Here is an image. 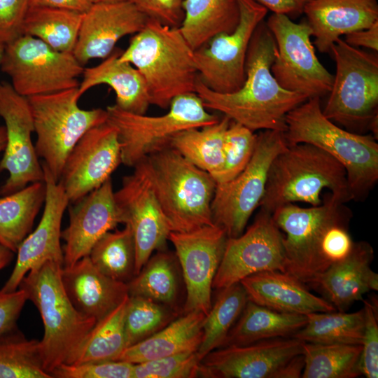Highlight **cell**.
I'll use <instances>...</instances> for the list:
<instances>
[{"label": "cell", "mask_w": 378, "mask_h": 378, "mask_svg": "<svg viewBox=\"0 0 378 378\" xmlns=\"http://www.w3.org/2000/svg\"><path fill=\"white\" fill-rule=\"evenodd\" d=\"M0 68L10 78L13 89L25 97L77 88L84 70L73 53L57 51L29 35L4 46Z\"/></svg>", "instance_id": "12"}, {"label": "cell", "mask_w": 378, "mask_h": 378, "mask_svg": "<svg viewBox=\"0 0 378 378\" xmlns=\"http://www.w3.org/2000/svg\"><path fill=\"white\" fill-rule=\"evenodd\" d=\"M303 13L315 46L326 53L342 35L369 28L378 21V4L377 0H309Z\"/></svg>", "instance_id": "26"}, {"label": "cell", "mask_w": 378, "mask_h": 378, "mask_svg": "<svg viewBox=\"0 0 378 378\" xmlns=\"http://www.w3.org/2000/svg\"><path fill=\"white\" fill-rule=\"evenodd\" d=\"M14 253L0 244V270L6 267L12 261Z\"/></svg>", "instance_id": "54"}, {"label": "cell", "mask_w": 378, "mask_h": 378, "mask_svg": "<svg viewBox=\"0 0 378 378\" xmlns=\"http://www.w3.org/2000/svg\"><path fill=\"white\" fill-rule=\"evenodd\" d=\"M239 283L248 300L277 312L305 315L337 311L331 303L310 293L303 282L286 272L263 271Z\"/></svg>", "instance_id": "27"}, {"label": "cell", "mask_w": 378, "mask_h": 378, "mask_svg": "<svg viewBox=\"0 0 378 378\" xmlns=\"http://www.w3.org/2000/svg\"><path fill=\"white\" fill-rule=\"evenodd\" d=\"M6 144V131L5 126H0V153L4 150Z\"/></svg>", "instance_id": "55"}, {"label": "cell", "mask_w": 378, "mask_h": 378, "mask_svg": "<svg viewBox=\"0 0 378 378\" xmlns=\"http://www.w3.org/2000/svg\"><path fill=\"white\" fill-rule=\"evenodd\" d=\"M201 359L197 351L134 364L133 378H192L198 377Z\"/></svg>", "instance_id": "44"}, {"label": "cell", "mask_w": 378, "mask_h": 378, "mask_svg": "<svg viewBox=\"0 0 378 378\" xmlns=\"http://www.w3.org/2000/svg\"><path fill=\"white\" fill-rule=\"evenodd\" d=\"M176 315L175 309L146 298L129 295L125 316L126 346L139 343L160 330Z\"/></svg>", "instance_id": "42"}, {"label": "cell", "mask_w": 378, "mask_h": 378, "mask_svg": "<svg viewBox=\"0 0 378 378\" xmlns=\"http://www.w3.org/2000/svg\"><path fill=\"white\" fill-rule=\"evenodd\" d=\"M148 19L130 1L92 4L83 13L73 55L83 66L105 59L120 38L140 31Z\"/></svg>", "instance_id": "22"}, {"label": "cell", "mask_w": 378, "mask_h": 378, "mask_svg": "<svg viewBox=\"0 0 378 378\" xmlns=\"http://www.w3.org/2000/svg\"><path fill=\"white\" fill-rule=\"evenodd\" d=\"M0 378H52L44 369L40 341L17 328L0 335Z\"/></svg>", "instance_id": "41"}, {"label": "cell", "mask_w": 378, "mask_h": 378, "mask_svg": "<svg viewBox=\"0 0 378 378\" xmlns=\"http://www.w3.org/2000/svg\"><path fill=\"white\" fill-rule=\"evenodd\" d=\"M273 13L286 15H299L303 13L309 0H255Z\"/></svg>", "instance_id": "51"}, {"label": "cell", "mask_w": 378, "mask_h": 378, "mask_svg": "<svg viewBox=\"0 0 378 378\" xmlns=\"http://www.w3.org/2000/svg\"><path fill=\"white\" fill-rule=\"evenodd\" d=\"M344 41L349 45L358 48L365 47L377 52L378 21L367 29L357 30L345 35Z\"/></svg>", "instance_id": "50"}, {"label": "cell", "mask_w": 378, "mask_h": 378, "mask_svg": "<svg viewBox=\"0 0 378 378\" xmlns=\"http://www.w3.org/2000/svg\"><path fill=\"white\" fill-rule=\"evenodd\" d=\"M288 145L306 143L335 158L344 167L352 200L363 201L378 181V144L374 136L346 131L323 113L314 97L286 116Z\"/></svg>", "instance_id": "2"}, {"label": "cell", "mask_w": 378, "mask_h": 378, "mask_svg": "<svg viewBox=\"0 0 378 378\" xmlns=\"http://www.w3.org/2000/svg\"><path fill=\"white\" fill-rule=\"evenodd\" d=\"M276 51L274 38L262 21L250 41L243 85L234 92L219 93L197 78L195 93L206 109L220 112L253 132H285L288 113L309 98L284 89L276 80L271 72Z\"/></svg>", "instance_id": "1"}, {"label": "cell", "mask_w": 378, "mask_h": 378, "mask_svg": "<svg viewBox=\"0 0 378 378\" xmlns=\"http://www.w3.org/2000/svg\"><path fill=\"white\" fill-rule=\"evenodd\" d=\"M44 181L29 183L24 188L0 198V244L13 253L31 232L36 216L44 205Z\"/></svg>", "instance_id": "32"}, {"label": "cell", "mask_w": 378, "mask_h": 378, "mask_svg": "<svg viewBox=\"0 0 378 378\" xmlns=\"http://www.w3.org/2000/svg\"><path fill=\"white\" fill-rule=\"evenodd\" d=\"M178 28L194 50L220 33L232 32L239 20L237 0H185Z\"/></svg>", "instance_id": "31"}, {"label": "cell", "mask_w": 378, "mask_h": 378, "mask_svg": "<svg viewBox=\"0 0 378 378\" xmlns=\"http://www.w3.org/2000/svg\"><path fill=\"white\" fill-rule=\"evenodd\" d=\"M88 0H29V7H50L85 13L91 6Z\"/></svg>", "instance_id": "52"}, {"label": "cell", "mask_w": 378, "mask_h": 378, "mask_svg": "<svg viewBox=\"0 0 378 378\" xmlns=\"http://www.w3.org/2000/svg\"><path fill=\"white\" fill-rule=\"evenodd\" d=\"M365 328L362 342L360 367L367 378L378 377V323L375 306L364 301Z\"/></svg>", "instance_id": "46"}, {"label": "cell", "mask_w": 378, "mask_h": 378, "mask_svg": "<svg viewBox=\"0 0 378 378\" xmlns=\"http://www.w3.org/2000/svg\"><path fill=\"white\" fill-rule=\"evenodd\" d=\"M127 286L130 296L146 298L176 309L178 279L174 256L164 249L159 250Z\"/></svg>", "instance_id": "36"}, {"label": "cell", "mask_w": 378, "mask_h": 378, "mask_svg": "<svg viewBox=\"0 0 378 378\" xmlns=\"http://www.w3.org/2000/svg\"><path fill=\"white\" fill-rule=\"evenodd\" d=\"M374 251L365 241L354 242L349 255L332 264L308 284L340 312L363 300L364 294L378 290V274L371 268Z\"/></svg>", "instance_id": "24"}, {"label": "cell", "mask_w": 378, "mask_h": 378, "mask_svg": "<svg viewBox=\"0 0 378 378\" xmlns=\"http://www.w3.org/2000/svg\"><path fill=\"white\" fill-rule=\"evenodd\" d=\"M146 158L154 191L172 232L213 225L211 204L216 183L172 147Z\"/></svg>", "instance_id": "6"}, {"label": "cell", "mask_w": 378, "mask_h": 378, "mask_svg": "<svg viewBox=\"0 0 378 378\" xmlns=\"http://www.w3.org/2000/svg\"><path fill=\"white\" fill-rule=\"evenodd\" d=\"M122 52L115 48L99 64L84 69L77 97L80 99L90 88L105 84L113 90L116 106L127 112L146 114L150 105L147 85L134 66L120 59Z\"/></svg>", "instance_id": "28"}, {"label": "cell", "mask_w": 378, "mask_h": 378, "mask_svg": "<svg viewBox=\"0 0 378 378\" xmlns=\"http://www.w3.org/2000/svg\"><path fill=\"white\" fill-rule=\"evenodd\" d=\"M113 194L110 178L69 207V225L61 232L63 267L88 255L97 241L120 224Z\"/></svg>", "instance_id": "23"}, {"label": "cell", "mask_w": 378, "mask_h": 378, "mask_svg": "<svg viewBox=\"0 0 378 378\" xmlns=\"http://www.w3.org/2000/svg\"><path fill=\"white\" fill-rule=\"evenodd\" d=\"M128 298L95 323L73 364L117 360L127 347L125 316Z\"/></svg>", "instance_id": "40"}, {"label": "cell", "mask_w": 378, "mask_h": 378, "mask_svg": "<svg viewBox=\"0 0 378 378\" xmlns=\"http://www.w3.org/2000/svg\"><path fill=\"white\" fill-rule=\"evenodd\" d=\"M88 256L102 274L127 284L134 276L136 260L134 239L130 225L105 233L94 244Z\"/></svg>", "instance_id": "38"}, {"label": "cell", "mask_w": 378, "mask_h": 378, "mask_svg": "<svg viewBox=\"0 0 378 378\" xmlns=\"http://www.w3.org/2000/svg\"><path fill=\"white\" fill-rule=\"evenodd\" d=\"M4 46L0 44V66H1L3 54H4Z\"/></svg>", "instance_id": "57"}, {"label": "cell", "mask_w": 378, "mask_h": 378, "mask_svg": "<svg viewBox=\"0 0 378 378\" xmlns=\"http://www.w3.org/2000/svg\"><path fill=\"white\" fill-rule=\"evenodd\" d=\"M91 4L104 3V2H115V1H124L132 0H88Z\"/></svg>", "instance_id": "56"}, {"label": "cell", "mask_w": 378, "mask_h": 378, "mask_svg": "<svg viewBox=\"0 0 378 378\" xmlns=\"http://www.w3.org/2000/svg\"><path fill=\"white\" fill-rule=\"evenodd\" d=\"M288 146L284 132L260 131L253 156L244 169L230 181L216 184L211 204L212 220L225 230L227 237H237L244 232L264 195L271 163Z\"/></svg>", "instance_id": "11"}, {"label": "cell", "mask_w": 378, "mask_h": 378, "mask_svg": "<svg viewBox=\"0 0 378 378\" xmlns=\"http://www.w3.org/2000/svg\"><path fill=\"white\" fill-rule=\"evenodd\" d=\"M121 163L116 128L107 121L79 139L68 155L59 182L74 203L111 178Z\"/></svg>", "instance_id": "19"}, {"label": "cell", "mask_w": 378, "mask_h": 378, "mask_svg": "<svg viewBox=\"0 0 378 378\" xmlns=\"http://www.w3.org/2000/svg\"><path fill=\"white\" fill-rule=\"evenodd\" d=\"M62 267L46 261L29 271L18 287L34 303L42 318L44 335L40 341L41 352L48 374L62 364L75 362L97 323L77 311L70 301L62 283Z\"/></svg>", "instance_id": "5"}, {"label": "cell", "mask_w": 378, "mask_h": 378, "mask_svg": "<svg viewBox=\"0 0 378 378\" xmlns=\"http://www.w3.org/2000/svg\"><path fill=\"white\" fill-rule=\"evenodd\" d=\"M239 20L230 33H220L194 50L199 79L219 93L238 90L246 78L245 64L252 36L267 9L255 0H237Z\"/></svg>", "instance_id": "14"}, {"label": "cell", "mask_w": 378, "mask_h": 378, "mask_svg": "<svg viewBox=\"0 0 378 378\" xmlns=\"http://www.w3.org/2000/svg\"><path fill=\"white\" fill-rule=\"evenodd\" d=\"M326 188L342 203L352 200L346 170L339 161L309 144L288 145L271 163L259 206L271 214L276 208L296 202L318 206Z\"/></svg>", "instance_id": "4"}, {"label": "cell", "mask_w": 378, "mask_h": 378, "mask_svg": "<svg viewBox=\"0 0 378 378\" xmlns=\"http://www.w3.org/2000/svg\"><path fill=\"white\" fill-rule=\"evenodd\" d=\"M106 110L107 122L118 132L121 163L132 167L150 155L169 147L178 133L220 120L207 111L195 92L176 97L167 113L159 116L127 112L115 104Z\"/></svg>", "instance_id": "7"}, {"label": "cell", "mask_w": 378, "mask_h": 378, "mask_svg": "<svg viewBox=\"0 0 378 378\" xmlns=\"http://www.w3.org/2000/svg\"><path fill=\"white\" fill-rule=\"evenodd\" d=\"M220 290L203 321L202 338L197 349L201 360L206 354L223 346L248 300L240 283Z\"/></svg>", "instance_id": "39"}, {"label": "cell", "mask_w": 378, "mask_h": 378, "mask_svg": "<svg viewBox=\"0 0 378 378\" xmlns=\"http://www.w3.org/2000/svg\"><path fill=\"white\" fill-rule=\"evenodd\" d=\"M256 142V134L231 120L225 134L222 168L214 178L216 184L230 181L244 169L253 156Z\"/></svg>", "instance_id": "43"}, {"label": "cell", "mask_w": 378, "mask_h": 378, "mask_svg": "<svg viewBox=\"0 0 378 378\" xmlns=\"http://www.w3.org/2000/svg\"><path fill=\"white\" fill-rule=\"evenodd\" d=\"M283 237L272 214L260 210L245 232L227 238L212 288L220 290L263 271L286 272Z\"/></svg>", "instance_id": "16"}, {"label": "cell", "mask_w": 378, "mask_h": 378, "mask_svg": "<svg viewBox=\"0 0 378 378\" xmlns=\"http://www.w3.org/2000/svg\"><path fill=\"white\" fill-rule=\"evenodd\" d=\"M265 23L276 45L271 72L278 83L308 98L329 93L334 76L315 53L307 22L295 23L286 15L273 13Z\"/></svg>", "instance_id": "13"}, {"label": "cell", "mask_w": 378, "mask_h": 378, "mask_svg": "<svg viewBox=\"0 0 378 378\" xmlns=\"http://www.w3.org/2000/svg\"><path fill=\"white\" fill-rule=\"evenodd\" d=\"M307 321L304 314L280 312L248 300L221 347L292 337L305 326Z\"/></svg>", "instance_id": "30"}, {"label": "cell", "mask_w": 378, "mask_h": 378, "mask_svg": "<svg viewBox=\"0 0 378 378\" xmlns=\"http://www.w3.org/2000/svg\"><path fill=\"white\" fill-rule=\"evenodd\" d=\"M283 237L286 272L308 284L328 268L323 247L326 235L333 225L349 222L351 211L330 195L318 206L300 207L282 205L272 214Z\"/></svg>", "instance_id": "8"}, {"label": "cell", "mask_w": 378, "mask_h": 378, "mask_svg": "<svg viewBox=\"0 0 378 378\" xmlns=\"http://www.w3.org/2000/svg\"><path fill=\"white\" fill-rule=\"evenodd\" d=\"M61 279L68 298L77 311L97 322L129 295L127 284L102 274L88 255L70 267H62Z\"/></svg>", "instance_id": "25"}, {"label": "cell", "mask_w": 378, "mask_h": 378, "mask_svg": "<svg viewBox=\"0 0 378 378\" xmlns=\"http://www.w3.org/2000/svg\"><path fill=\"white\" fill-rule=\"evenodd\" d=\"M29 0H0V44L4 46L23 35Z\"/></svg>", "instance_id": "47"}, {"label": "cell", "mask_w": 378, "mask_h": 378, "mask_svg": "<svg viewBox=\"0 0 378 378\" xmlns=\"http://www.w3.org/2000/svg\"><path fill=\"white\" fill-rule=\"evenodd\" d=\"M42 167L46 188L43 215L36 228L19 246L13 270L1 289L4 292L18 290L20 283L29 271L46 261H52L63 267L61 225L69 200L60 183L55 180L43 163Z\"/></svg>", "instance_id": "21"}, {"label": "cell", "mask_w": 378, "mask_h": 378, "mask_svg": "<svg viewBox=\"0 0 378 378\" xmlns=\"http://www.w3.org/2000/svg\"><path fill=\"white\" fill-rule=\"evenodd\" d=\"M303 344L290 337L220 347L202 359L198 377L274 378L276 372L290 359L303 354Z\"/></svg>", "instance_id": "20"}, {"label": "cell", "mask_w": 378, "mask_h": 378, "mask_svg": "<svg viewBox=\"0 0 378 378\" xmlns=\"http://www.w3.org/2000/svg\"><path fill=\"white\" fill-rule=\"evenodd\" d=\"M224 229L215 224L194 230L171 232L186 288L183 313L200 311L207 314L211 303L212 284L227 239Z\"/></svg>", "instance_id": "18"}, {"label": "cell", "mask_w": 378, "mask_h": 378, "mask_svg": "<svg viewBox=\"0 0 378 378\" xmlns=\"http://www.w3.org/2000/svg\"><path fill=\"white\" fill-rule=\"evenodd\" d=\"M304 365L303 354L298 355L278 370L274 378H299L302 376Z\"/></svg>", "instance_id": "53"}, {"label": "cell", "mask_w": 378, "mask_h": 378, "mask_svg": "<svg viewBox=\"0 0 378 378\" xmlns=\"http://www.w3.org/2000/svg\"><path fill=\"white\" fill-rule=\"evenodd\" d=\"M133 168L113 197L120 223L132 230L136 276L154 251L165 249L172 230L154 191L146 158Z\"/></svg>", "instance_id": "15"}, {"label": "cell", "mask_w": 378, "mask_h": 378, "mask_svg": "<svg viewBox=\"0 0 378 378\" xmlns=\"http://www.w3.org/2000/svg\"><path fill=\"white\" fill-rule=\"evenodd\" d=\"M21 289L13 292L0 290V335L16 328L17 321L27 301Z\"/></svg>", "instance_id": "49"}, {"label": "cell", "mask_w": 378, "mask_h": 378, "mask_svg": "<svg viewBox=\"0 0 378 378\" xmlns=\"http://www.w3.org/2000/svg\"><path fill=\"white\" fill-rule=\"evenodd\" d=\"M134 364L121 360L62 364L50 374L52 378H133Z\"/></svg>", "instance_id": "45"}, {"label": "cell", "mask_w": 378, "mask_h": 378, "mask_svg": "<svg viewBox=\"0 0 378 378\" xmlns=\"http://www.w3.org/2000/svg\"><path fill=\"white\" fill-rule=\"evenodd\" d=\"M230 122L223 115L214 124L183 130L172 139L170 147L214 178L222 168L225 134Z\"/></svg>", "instance_id": "33"}, {"label": "cell", "mask_w": 378, "mask_h": 378, "mask_svg": "<svg viewBox=\"0 0 378 378\" xmlns=\"http://www.w3.org/2000/svg\"><path fill=\"white\" fill-rule=\"evenodd\" d=\"M205 316L200 311L183 313L151 336L127 347L116 360L137 364L185 351H197L202 338Z\"/></svg>", "instance_id": "29"}, {"label": "cell", "mask_w": 378, "mask_h": 378, "mask_svg": "<svg viewBox=\"0 0 378 378\" xmlns=\"http://www.w3.org/2000/svg\"><path fill=\"white\" fill-rule=\"evenodd\" d=\"M0 117L6 131L0 172H8L0 195H6L29 183L44 181V172L31 140L34 125L28 99L5 82L0 83Z\"/></svg>", "instance_id": "17"}, {"label": "cell", "mask_w": 378, "mask_h": 378, "mask_svg": "<svg viewBox=\"0 0 378 378\" xmlns=\"http://www.w3.org/2000/svg\"><path fill=\"white\" fill-rule=\"evenodd\" d=\"M83 13L50 7H29L23 35L37 38L52 49L73 53Z\"/></svg>", "instance_id": "34"}, {"label": "cell", "mask_w": 378, "mask_h": 378, "mask_svg": "<svg viewBox=\"0 0 378 378\" xmlns=\"http://www.w3.org/2000/svg\"><path fill=\"white\" fill-rule=\"evenodd\" d=\"M77 88L27 97L32 113L35 145L56 181L65 160L79 139L91 128L107 121L106 109H83L78 106Z\"/></svg>", "instance_id": "9"}, {"label": "cell", "mask_w": 378, "mask_h": 378, "mask_svg": "<svg viewBox=\"0 0 378 378\" xmlns=\"http://www.w3.org/2000/svg\"><path fill=\"white\" fill-rule=\"evenodd\" d=\"M307 323L291 337L304 342L361 345L365 328L364 309L353 312H312Z\"/></svg>", "instance_id": "35"}, {"label": "cell", "mask_w": 378, "mask_h": 378, "mask_svg": "<svg viewBox=\"0 0 378 378\" xmlns=\"http://www.w3.org/2000/svg\"><path fill=\"white\" fill-rule=\"evenodd\" d=\"M185 0H132L148 18L172 28H179L184 18Z\"/></svg>", "instance_id": "48"}, {"label": "cell", "mask_w": 378, "mask_h": 378, "mask_svg": "<svg viewBox=\"0 0 378 378\" xmlns=\"http://www.w3.org/2000/svg\"><path fill=\"white\" fill-rule=\"evenodd\" d=\"M336 64L330 96L322 112L349 129L368 128L378 116V58L337 38L330 50Z\"/></svg>", "instance_id": "10"}, {"label": "cell", "mask_w": 378, "mask_h": 378, "mask_svg": "<svg viewBox=\"0 0 378 378\" xmlns=\"http://www.w3.org/2000/svg\"><path fill=\"white\" fill-rule=\"evenodd\" d=\"M120 59L134 66L147 85L150 104L169 108L178 96L195 92L194 50L178 28L148 19Z\"/></svg>", "instance_id": "3"}, {"label": "cell", "mask_w": 378, "mask_h": 378, "mask_svg": "<svg viewBox=\"0 0 378 378\" xmlns=\"http://www.w3.org/2000/svg\"><path fill=\"white\" fill-rule=\"evenodd\" d=\"M361 345L304 342L302 378H355L362 374Z\"/></svg>", "instance_id": "37"}]
</instances>
